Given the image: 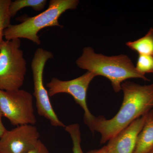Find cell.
<instances>
[{
  "label": "cell",
  "mask_w": 153,
  "mask_h": 153,
  "mask_svg": "<svg viewBox=\"0 0 153 153\" xmlns=\"http://www.w3.org/2000/svg\"><path fill=\"white\" fill-rule=\"evenodd\" d=\"M21 46L20 39L0 44V90H17L24 84L27 63Z\"/></svg>",
  "instance_id": "cell-4"
},
{
  "label": "cell",
  "mask_w": 153,
  "mask_h": 153,
  "mask_svg": "<svg viewBox=\"0 0 153 153\" xmlns=\"http://www.w3.org/2000/svg\"><path fill=\"white\" fill-rule=\"evenodd\" d=\"M152 120L153 121V119H152Z\"/></svg>",
  "instance_id": "cell-20"
},
{
  "label": "cell",
  "mask_w": 153,
  "mask_h": 153,
  "mask_svg": "<svg viewBox=\"0 0 153 153\" xmlns=\"http://www.w3.org/2000/svg\"><path fill=\"white\" fill-rule=\"evenodd\" d=\"M149 153H153V149Z\"/></svg>",
  "instance_id": "cell-19"
},
{
  "label": "cell",
  "mask_w": 153,
  "mask_h": 153,
  "mask_svg": "<svg viewBox=\"0 0 153 153\" xmlns=\"http://www.w3.org/2000/svg\"><path fill=\"white\" fill-rule=\"evenodd\" d=\"M78 0H51L48 8L38 15L28 17L18 25H9L4 32L6 40L25 38L37 45L41 44L39 31L48 27H63L59 23V18L68 10L77 8Z\"/></svg>",
  "instance_id": "cell-3"
},
{
  "label": "cell",
  "mask_w": 153,
  "mask_h": 153,
  "mask_svg": "<svg viewBox=\"0 0 153 153\" xmlns=\"http://www.w3.org/2000/svg\"><path fill=\"white\" fill-rule=\"evenodd\" d=\"M0 108L12 125H34L37 122L33 95L27 91L0 90Z\"/></svg>",
  "instance_id": "cell-6"
},
{
  "label": "cell",
  "mask_w": 153,
  "mask_h": 153,
  "mask_svg": "<svg viewBox=\"0 0 153 153\" xmlns=\"http://www.w3.org/2000/svg\"><path fill=\"white\" fill-rule=\"evenodd\" d=\"M97 76L93 72L87 71L82 76L69 80H60L53 77L46 84L50 97L60 93L70 94L75 102L84 111V122L89 128L95 117L88 109L86 102V95L89 84Z\"/></svg>",
  "instance_id": "cell-7"
},
{
  "label": "cell",
  "mask_w": 153,
  "mask_h": 153,
  "mask_svg": "<svg viewBox=\"0 0 153 153\" xmlns=\"http://www.w3.org/2000/svg\"><path fill=\"white\" fill-rule=\"evenodd\" d=\"M76 63L81 69L108 78L115 92L120 91L122 83L127 79L140 78L150 81L137 71L131 59L126 55L108 56L95 53L91 47H85Z\"/></svg>",
  "instance_id": "cell-2"
},
{
  "label": "cell",
  "mask_w": 153,
  "mask_h": 153,
  "mask_svg": "<svg viewBox=\"0 0 153 153\" xmlns=\"http://www.w3.org/2000/svg\"><path fill=\"white\" fill-rule=\"evenodd\" d=\"M3 117L2 113L0 108V137H1L5 132L7 131V129L5 127L2 122V118Z\"/></svg>",
  "instance_id": "cell-18"
},
{
  "label": "cell",
  "mask_w": 153,
  "mask_h": 153,
  "mask_svg": "<svg viewBox=\"0 0 153 153\" xmlns=\"http://www.w3.org/2000/svg\"><path fill=\"white\" fill-rule=\"evenodd\" d=\"M12 1L0 0V44L3 41L4 32L10 25L11 17L9 7Z\"/></svg>",
  "instance_id": "cell-13"
},
{
  "label": "cell",
  "mask_w": 153,
  "mask_h": 153,
  "mask_svg": "<svg viewBox=\"0 0 153 153\" xmlns=\"http://www.w3.org/2000/svg\"><path fill=\"white\" fill-rule=\"evenodd\" d=\"M126 45L139 55L153 56V28L151 27L143 37L134 41H129Z\"/></svg>",
  "instance_id": "cell-11"
},
{
  "label": "cell",
  "mask_w": 153,
  "mask_h": 153,
  "mask_svg": "<svg viewBox=\"0 0 153 153\" xmlns=\"http://www.w3.org/2000/svg\"><path fill=\"white\" fill-rule=\"evenodd\" d=\"M153 118V110L134 121L108 141L106 146L111 153H134L137 138L146 123Z\"/></svg>",
  "instance_id": "cell-9"
},
{
  "label": "cell",
  "mask_w": 153,
  "mask_h": 153,
  "mask_svg": "<svg viewBox=\"0 0 153 153\" xmlns=\"http://www.w3.org/2000/svg\"><path fill=\"white\" fill-rule=\"evenodd\" d=\"M87 153H111L106 146L99 149L93 150L88 152Z\"/></svg>",
  "instance_id": "cell-17"
},
{
  "label": "cell",
  "mask_w": 153,
  "mask_h": 153,
  "mask_svg": "<svg viewBox=\"0 0 153 153\" xmlns=\"http://www.w3.org/2000/svg\"><path fill=\"white\" fill-rule=\"evenodd\" d=\"M27 153H49V152L46 146L40 140L36 146Z\"/></svg>",
  "instance_id": "cell-16"
},
{
  "label": "cell",
  "mask_w": 153,
  "mask_h": 153,
  "mask_svg": "<svg viewBox=\"0 0 153 153\" xmlns=\"http://www.w3.org/2000/svg\"><path fill=\"white\" fill-rule=\"evenodd\" d=\"M65 131L70 135L73 143V153H83L81 146V133L78 124L74 123L66 126Z\"/></svg>",
  "instance_id": "cell-14"
},
{
  "label": "cell",
  "mask_w": 153,
  "mask_h": 153,
  "mask_svg": "<svg viewBox=\"0 0 153 153\" xmlns=\"http://www.w3.org/2000/svg\"><path fill=\"white\" fill-rule=\"evenodd\" d=\"M121 90L124 94L123 102L117 113L109 120L102 116L95 117L89 127L92 132L100 134V143L108 141L153 108V83L141 85L124 81L122 83Z\"/></svg>",
  "instance_id": "cell-1"
},
{
  "label": "cell",
  "mask_w": 153,
  "mask_h": 153,
  "mask_svg": "<svg viewBox=\"0 0 153 153\" xmlns=\"http://www.w3.org/2000/svg\"><path fill=\"white\" fill-rule=\"evenodd\" d=\"M40 138L34 125L19 126L7 131L0 137V153H27L35 147Z\"/></svg>",
  "instance_id": "cell-8"
},
{
  "label": "cell",
  "mask_w": 153,
  "mask_h": 153,
  "mask_svg": "<svg viewBox=\"0 0 153 153\" xmlns=\"http://www.w3.org/2000/svg\"><path fill=\"white\" fill-rule=\"evenodd\" d=\"M135 68L137 71L143 75L148 73L153 74V56L139 55Z\"/></svg>",
  "instance_id": "cell-15"
},
{
  "label": "cell",
  "mask_w": 153,
  "mask_h": 153,
  "mask_svg": "<svg viewBox=\"0 0 153 153\" xmlns=\"http://www.w3.org/2000/svg\"><path fill=\"white\" fill-rule=\"evenodd\" d=\"M53 57L54 55L50 51L41 48L36 49L31 63L34 85L33 96L36 98L38 114L48 120L52 126L65 128L66 126L59 120L53 109L43 80L45 65L48 60Z\"/></svg>",
  "instance_id": "cell-5"
},
{
  "label": "cell",
  "mask_w": 153,
  "mask_h": 153,
  "mask_svg": "<svg viewBox=\"0 0 153 153\" xmlns=\"http://www.w3.org/2000/svg\"><path fill=\"white\" fill-rule=\"evenodd\" d=\"M148 121L139 134L134 153H149L153 149V121Z\"/></svg>",
  "instance_id": "cell-10"
},
{
  "label": "cell",
  "mask_w": 153,
  "mask_h": 153,
  "mask_svg": "<svg viewBox=\"0 0 153 153\" xmlns=\"http://www.w3.org/2000/svg\"><path fill=\"white\" fill-rule=\"evenodd\" d=\"M47 0H16L11 1L9 10L11 17L15 16L18 12L27 7H30L36 11H41L46 7Z\"/></svg>",
  "instance_id": "cell-12"
}]
</instances>
